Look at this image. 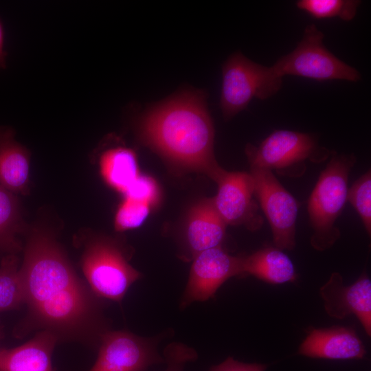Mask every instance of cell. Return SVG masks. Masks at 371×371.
I'll list each match as a JSON object with an SVG mask.
<instances>
[{
  "label": "cell",
  "instance_id": "6",
  "mask_svg": "<svg viewBox=\"0 0 371 371\" xmlns=\"http://www.w3.org/2000/svg\"><path fill=\"white\" fill-rule=\"evenodd\" d=\"M282 78L271 67L255 63L240 52L232 54L222 67L220 108L225 120L246 109L253 98L268 99L281 89Z\"/></svg>",
  "mask_w": 371,
  "mask_h": 371
},
{
  "label": "cell",
  "instance_id": "28",
  "mask_svg": "<svg viewBox=\"0 0 371 371\" xmlns=\"http://www.w3.org/2000/svg\"><path fill=\"white\" fill-rule=\"evenodd\" d=\"M1 334H2V326H1V322H0V338L1 337Z\"/></svg>",
  "mask_w": 371,
  "mask_h": 371
},
{
  "label": "cell",
  "instance_id": "25",
  "mask_svg": "<svg viewBox=\"0 0 371 371\" xmlns=\"http://www.w3.org/2000/svg\"><path fill=\"white\" fill-rule=\"evenodd\" d=\"M196 351L181 342H172L164 350V362L167 367L164 371H183L185 365L197 359Z\"/></svg>",
  "mask_w": 371,
  "mask_h": 371
},
{
  "label": "cell",
  "instance_id": "12",
  "mask_svg": "<svg viewBox=\"0 0 371 371\" xmlns=\"http://www.w3.org/2000/svg\"><path fill=\"white\" fill-rule=\"evenodd\" d=\"M327 314L343 319L355 314L367 335H371V281L362 274L352 284L345 286L340 273L334 272L319 289Z\"/></svg>",
  "mask_w": 371,
  "mask_h": 371
},
{
  "label": "cell",
  "instance_id": "11",
  "mask_svg": "<svg viewBox=\"0 0 371 371\" xmlns=\"http://www.w3.org/2000/svg\"><path fill=\"white\" fill-rule=\"evenodd\" d=\"M216 183L218 191L212 201L226 225H244L251 231L259 229L263 218L259 213L251 173L225 171Z\"/></svg>",
  "mask_w": 371,
  "mask_h": 371
},
{
  "label": "cell",
  "instance_id": "14",
  "mask_svg": "<svg viewBox=\"0 0 371 371\" xmlns=\"http://www.w3.org/2000/svg\"><path fill=\"white\" fill-rule=\"evenodd\" d=\"M298 353L311 358L360 359L366 350L353 329L334 326L309 331Z\"/></svg>",
  "mask_w": 371,
  "mask_h": 371
},
{
  "label": "cell",
  "instance_id": "18",
  "mask_svg": "<svg viewBox=\"0 0 371 371\" xmlns=\"http://www.w3.org/2000/svg\"><path fill=\"white\" fill-rule=\"evenodd\" d=\"M100 168L105 182L123 194L139 175L136 153L124 146L105 150L100 157Z\"/></svg>",
  "mask_w": 371,
  "mask_h": 371
},
{
  "label": "cell",
  "instance_id": "17",
  "mask_svg": "<svg viewBox=\"0 0 371 371\" xmlns=\"http://www.w3.org/2000/svg\"><path fill=\"white\" fill-rule=\"evenodd\" d=\"M243 273L271 284L293 282L297 278L291 260L276 247L262 248L243 256Z\"/></svg>",
  "mask_w": 371,
  "mask_h": 371
},
{
  "label": "cell",
  "instance_id": "22",
  "mask_svg": "<svg viewBox=\"0 0 371 371\" xmlns=\"http://www.w3.org/2000/svg\"><path fill=\"white\" fill-rule=\"evenodd\" d=\"M347 201L359 215L369 236L371 234V173L361 175L348 190Z\"/></svg>",
  "mask_w": 371,
  "mask_h": 371
},
{
  "label": "cell",
  "instance_id": "4",
  "mask_svg": "<svg viewBox=\"0 0 371 371\" xmlns=\"http://www.w3.org/2000/svg\"><path fill=\"white\" fill-rule=\"evenodd\" d=\"M129 259L128 250L117 239L91 236L80 259L85 282L98 297L120 303L132 284L142 278Z\"/></svg>",
  "mask_w": 371,
  "mask_h": 371
},
{
  "label": "cell",
  "instance_id": "5",
  "mask_svg": "<svg viewBox=\"0 0 371 371\" xmlns=\"http://www.w3.org/2000/svg\"><path fill=\"white\" fill-rule=\"evenodd\" d=\"M250 167L262 168L289 177H299L306 169V161L321 163L333 152L319 144L313 134L290 130H276L258 146L245 148Z\"/></svg>",
  "mask_w": 371,
  "mask_h": 371
},
{
  "label": "cell",
  "instance_id": "20",
  "mask_svg": "<svg viewBox=\"0 0 371 371\" xmlns=\"http://www.w3.org/2000/svg\"><path fill=\"white\" fill-rule=\"evenodd\" d=\"M361 3L357 0H300L296 6L315 19L337 17L349 21L356 16Z\"/></svg>",
  "mask_w": 371,
  "mask_h": 371
},
{
  "label": "cell",
  "instance_id": "27",
  "mask_svg": "<svg viewBox=\"0 0 371 371\" xmlns=\"http://www.w3.org/2000/svg\"><path fill=\"white\" fill-rule=\"evenodd\" d=\"M7 52L5 50V32L0 19V70L6 67Z\"/></svg>",
  "mask_w": 371,
  "mask_h": 371
},
{
  "label": "cell",
  "instance_id": "26",
  "mask_svg": "<svg viewBox=\"0 0 371 371\" xmlns=\"http://www.w3.org/2000/svg\"><path fill=\"white\" fill-rule=\"evenodd\" d=\"M266 369L265 364L245 363L229 357L221 363L212 367L210 371H265Z\"/></svg>",
  "mask_w": 371,
  "mask_h": 371
},
{
  "label": "cell",
  "instance_id": "13",
  "mask_svg": "<svg viewBox=\"0 0 371 371\" xmlns=\"http://www.w3.org/2000/svg\"><path fill=\"white\" fill-rule=\"evenodd\" d=\"M227 225L217 212L212 198L204 199L189 210L181 235V258L192 260L198 254L221 246Z\"/></svg>",
  "mask_w": 371,
  "mask_h": 371
},
{
  "label": "cell",
  "instance_id": "24",
  "mask_svg": "<svg viewBox=\"0 0 371 371\" xmlns=\"http://www.w3.org/2000/svg\"><path fill=\"white\" fill-rule=\"evenodd\" d=\"M124 197L137 200L155 207L160 199L157 181L148 175H139L124 193Z\"/></svg>",
  "mask_w": 371,
  "mask_h": 371
},
{
  "label": "cell",
  "instance_id": "9",
  "mask_svg": "<svg viewBox=\"0 0 371 371\" xmlns=\"http://www.w3.org/2000/svg\"><path fill=\"white\" fill-rule=\"evenodd\" d=\"M256 197L273 234L276 247L292 250L295 246L298 212L296 200L279 182L272 171L250 167Z\"/></svg>",
  "mask_w": 371,
  "mask_h": 371
},
{
  "label": "cell",
  "instance_id": "3",
  "mask_svg": "<svg viewBox=\"0 0 371 371\" xmlns=\"http://www.w3.org/2000/svg\"><path fill=\"white\" fill-rule=\"evenodd\" d=\"M322 171L308 199L307 210L313 230L311 245L325 251L339 238L335 225L347 201L348 177L357 161L353 153L337 155L333 152Z\"/></svg>",
  "mask_w": 371,
  "mask_h": 371
},
{
  "label": "cell",
  "instance_id": "8",
  "mask_svg": "<svg viewBox=\"0 0 371 371\" xmlns=\"http://www.w3.org/2000/svg\"><path fill=\"white\" fill-rule=\"evenodd\" d=\"M166 335L162 333L144 337L126 330L111 329L102 337L98 358L89 371H146L164 362L157 346Z\"/></svg>",
  "mask_w": 371,
  "mask_h": 371
},
{
  "label": "cell",
  "instance_id": "23",
  "mask_svg": "<svg viewBox=\"0 0 371 371\" xmlns=\"http://www.w3.org/2000/svg\"><path fill=\"white\" fill-rule=\"evenodd\" d=\"M152 208L146 203L124 197L115 216V230L123 232L139 227L146 220Z\"/></svg>",
  "mask_w": 371,
  "mask_h": 371
},
{
  "label": "cell",
  "instance_id": "10",
  "mask_svg": "<svg viewBox=\"0 0 371 371\" xmlns=\"http://www.w3.org/2000/svg\"><path fill=\"white\" fill-rule=\"evenodd\" d=\"M189 278L180 300V308L213 297L232 277L242 275L243 256L229 254L221 246L198 254L192 260Z\"/></svg>",
  "mask_w": 371,
  "mask_h": 371
},
{
  "label": "cell",
  "instance_id": "7",
  "mask_svg": "<svg viewBox=\"0 0 371 371\" xmlns=\"http://www.w3.org/2000/svg\"><path fill=\"white\" fill-rule=\"evenodd\" d=\"M324 37L315 24L307 25L295 48L278 59L271 68L281 78L289 75L317 81H359V71L328 51Z\"/></svg>",
  "mask_w": 371,
  "mask_h": 371
},
{
  "label": "cell",
  "instance_id": "19",
  "mask_svg": "<svg viewBox=\"0 0 371 371\" xmlns=\"http://www.w3.org/2000/svg\"><path fill=\"white\" fill-rule=\"evenodd\" d=\"M19 260L10 254L0 265V313L15 310L24 304V293L19 271Z\"/></svg>",
  "mask_w": 371,
  "mask_h": 371
},
{
  "label": "cell",
  "instance_id": "16",
  "mask_svg": "<svg viewBox=\"0 0 371 371\" xmlns=\"http://www.w3.org/2000/svg\"><path fill=\"white\" fill-rule=\"evenodd\" d=\"M29 175V150L15 139L13 129L0 126V185L13 194H25Z\"/></svg>",
  "mask_w": 371,
  "mask_h": 371
},
{
  "label": "cell",
  "instance_id": "21",
  "mask_svg": "<svg viewBox=\"0 0 371 371\" xmlns=\"http://www.w3.org/2000/svg\"><path fill=\"white\" fill-rule=\"evenodd\" d=\"M19 205L16 197L0 185V248L15 238L20 228Z\"/></svg>",
  "mask_w": 371,
  "mask_h": 371
},
{
  "label": "cell",
  "instance_id": "2",
  "mask_svg": "<svg viewBox=\"0 0 371 371\" xmlns=\"http://www.w3.org/2000/svg\"><path fill=\"white\" fill-rule=\"evenodd\" d=\"M207 93L186 87L148 107L136 124L139 141L169 162L217 182L226 170L214 154Z\"/></svg>",
  "mask_w": 371,
  "mask_h": 371
},
{
  "label": "cell",
  "instance_id": "1",
  "mask_svg": "<svg viewBox=\"0 0 371 371\" xmlns=\"http://www.w3.org/2000/svg\"><path fill=\"white\" fill-rule=\"evenodd\" d=\"M19 271L27 313L15 328V337L46 330L58 341L98 348L111 330L104 314L106 300L79 277L51 232L31 230Z\"/></svg>",
  "mask_w": 371,
  "mask_h": 371
},
{
  "label": "cell",
  "instance_id": "15",
  "mask_svg": "<svg viewBox=\"0 0 371 371\" xmlns=\"http://www.w3.org/2000/svg\"><path fill=\"white\" fill-rule=\"evenodd\" d=\"M58 338L46 330L38 331L25 344L0 350V371H53L52 356Z\"/></svg>",
  "mask_w": 371,
  "mask_h": 371
}]
</instances>
